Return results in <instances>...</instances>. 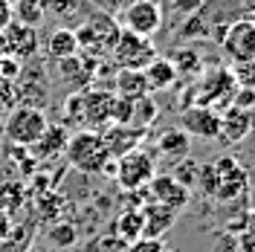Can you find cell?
<instances>
[{"instance_id":"cell-1","label":"cell","mask_w":255,"mask_h":252,"mask_svg":"<svg viewBox=\"0 0 255 252\" xmlns=\"http://www.w3.org/2000/svg\"><path fill=\"white\" fill-rule=\"evenodd\" d=\"M203 191V197L218 206H232L250 191V171L238 157L232 154H221V157L200 162L197 171V183Z\"/></svg>"},{"instance_id":"cell-2","label":"cell","mask_w":255,"mask_h":252,"mask_svg":"<svg viewBox=\"0 0 255 252\" xmlns=\"http://www.w3.org/2000/svg\"><path fill=\"white\" fill-rule=\"evenodd\" d=\"M64 154H67V162L81 174H108L113 162L102 130H87V127L70 133Z\"/></svg>"},{"instance_id":"cell-3","label":"cell","mask_w":255,"mask_h":252,"mask_svg":"<svg viewBox=\"0 0 255 252\" xmlns=\"http://www.w3.org/2000/svg\"><path fill=\"white\" fill-rule=\"evenodd\" d=\"M122 26L116 23V17L108 15V12H99V9H87V17L81 20V26L76 29V38H79V52L84 55H93V58H102L108 55L119 38Z\"/></svg>"},{"instance_id":"cell-4","label":"cell","mask_w":255,"mask_h":252,"mask_svg":"<svg viewBox=\"0 0 255 252\" xmlns=\"http://www.w3.org/2000/svg\"><path fill=\"white\" fill-rule=\"evenodd\" d=\"M49 119L44 108H32V105H15L3 119V139L12 148H26L38 142V136L47 130Z\"/></svg>"},{"instance_id":"cell-5","label":"cell","mask_w":255,"mask_h":252,"mask_svg":"<svg viewBox=\"0 0 255 252\" xmlns=\"http://www.w3.org/2000/svg\"><path fill=\"white\" fill-rule=\"evenodd\" d=\"M111 111L113 93L108 90H79L67 99V116L87 130H102L111 125Z\"/></svg>"},{"instance_id":"cell-6","label":"cell","mask_w":255,"mask_h":252,"mask_svg":"<svg viewBox=\"0 0 255 252\" xmlns=\"http://www.w3.org/2000/svg\"><path fill=\"white\" fill-rule=\"evenodd\" d=\"M116 165L111 168V174L116 177V183L125 191H145V186L151 183V177L157 174V162L154 157L142 151V148H133L122 157L113 159Z\"/></svg>"},{"instance_id":"cell-7","label":"cell","mask_w":255,"mask_h":252,"mask_svg":"<svg viewBox=\"0 0 255 252\" xmlns=\"http://www.w3.org/2000/svg\"><path fill=\"white\" fill-rule=\"evenodd\" d=\"M111 58L119 70H145L157 58V49L151 44V38H142V35H133V32L122 29L111 49Z\"/></svg>"},{"instance_id":"cell-8","label":"cell","mask_w":255,"mask_h":252,"mask_svg":"<svg viewBox=\"0 0 255 252\" xmlns=\"http://www.w3.org/2000/svg\"><path fill=\"white\" fill-rule=\"evenodd\" d=\"M235 87H238V81L232 76V67H215V70H209L203 81L197 84V90H194V105H206V108H226V105H232V99H235Z\"/></svg>"},{"instance_id":"cell-9","label":"cell","mask_w":255,"mask_h":252,"mask_svg":"<svg viewBox=\"0 0 255 252\" xmlns=\"http://www.w3.org/2000/svg\"><path fill=\"white\" fill-rule=\"evenodd\" d=\"M162 26V6L157 0H130L122 9V29L151 38Z\"/></svg>"},{"instance_id":"cell-10","label":"cell","mask_w":255,"mask_h":252,"mask_svg":"<svg viewBox=\"0 0 255 252\" xmlns=\"http://www.w3.org/2000/svg\"><path fill=\"white\" fill-rule=\"evenodd\" d=\"M223 52L232 58V61H255V20L253 17H238L232 20L226 32L221 38Z\"/></svg>"},{"instance_id":"cell-11","label":"cell","mask_w":255,"mask_h":252,"mask_svg":"<svg viewBox=\"0 0 255 252\" xmlns=\"http://www.w3.org/2000/svg\"><path fill=\"white\" fill-rule=\"evenodd\" d=\"M180 130H186L189 139L212 142L221 133V111L206 105H189L180 113Z\"/></svg>"},{"instance_id":"cell-12","label":"cell","mask_w":255,"mask_h":252,"mask_svg":"<svg viewBox=\"0 0 255 252\" xmlns=\"http://www.w3.org/2000/svg\"><path fill=\"white\" fill-rule=\"evenodd\" d=\"M145 200H151V203H159L165 206V209H171V212H183L191 200V191L174 180L171 174H154L151 177V183L145 186Z\"/></svg>"},{"instance_id":"cell-13","label":"cell","mask_w":255,"mask_h":252,"mask_svg":"<svg viewBox=\"0 0 255 252\" xmlns=\"http://www.w3.org/2000/svg\"><path fill=\"white\" fill-rule=\"evenodd\" d=\"M0 35H3V44H6V55H9V58H15V61H29V58L38 55V47H41V44H38V29L12 20Z\"/></svg>"},{"instance_id":"cell-14","label":"cell","mask_w":255,"mask_h":252,"mask_svg":"<svg viewBox=\"0 0 255 252\" xmlns=\"http://www.w3.org/2000/svg\"><path fill=\"white\" fill-rule=\"evenodd\" d=\"M250 130H253V119H250V111L247 108L232 105V108H226L221 113V133H218L221 142L238 145V142H244L250 136Z\"/></svg>"},{"instance_id":"cell-15","label":"cell","mask_w":255,"mask_h":252,"mask_svg":"<svg viewBox=\"0 0 255 252\" xmlns=\"http://www.w3.org/2000/svg\"><path fill=\"white\" fill-rule=\"evenodd\" d=\"M102 136H105V145L111 151V159H116L128 151H133V148H139L145 130L133 125H111L108 130H102Z\"/></svg>"},{"instance_id":"cell-16","label":"cell","mask_w":255,"mask_h":252,"mask_svg":"<svg viewBox=\"0 0 255 252\" xmlns=\"http://www.w3.org/2000/svg\"><path fill=\"white\" fill-rule=\"evenodd\" d=\"M139 212H142V238H162L177 221V212L159 203H151V200H145Z\"/></svg>"},{"instance_id":"cell-17","label":"cell","mask_w":255,"mask_h":252,"mask_svg":"<svg viewBox=\"0 0 255 252\" xmlns=\"http://www.w3.org/2000/svg\"><path fill=\"white\" fill-rule=\"evenodd\" d=\"M67 139H70V130L64 125H47V130L38 136V142L32 145L29 151L35 154L38 159H55L64 154V148H67Z\"/></svg>"},{"instance_id":"cell-18","label":"cell","mask_w":255,"mask_h":252,"mask_svg":"<svg viewBox=\"0 0 255 252\" xmlns=\"http://www.w3.org/2000/svg\"><path fill=\"white\" fill-rule=\"evenodd\" d=\"M142 76H145V84H148V93H162V90L174 87L177 67H174V61L159 58V55H157V58L142 70Z\"/></svg>"},{"instance_id":"cell-19","label":"cell","mask_w":255,"mask_h":252,"mask_svg":"<svg viewBox=\"0 0 255 252\" xmlns=\"http://www.w3.org/2000/svg\"><path fill=\"white\" fill-rule=\"evenodd\" d=\"M47 55L52 58V61H64V58L81 55L76 29H70V26H58V29H52V35H49V41H47Z\"/></svg>"},{"instance_id":"cell-20","label":"cell","mask_w":255,"mask_h":252,"mask_svg":"<svg viewBox=\"0 0 255 252\" xmlns=\"http://www.w3.org/2000/svg\"><path fill=\"white\" fill-rule=\"evenodd\" d=\"M189 145H191V139L186 136V130H180V127H168V130H162L157 136V151L168 159L189 157Z\"/></svg>"},{"instance_id":"cell-21","label":"cell","mask_w":255,"mask_h":252,"mask_svg":"<svg viewBox=\"0 0 255 252\" xmlns=\"http://www.w3.org/2000/svg\"><path fill=\"white\" fill-rule=\"evenodd\" d=\"M12 17L23 26L41 29V20L47 17V0H17L12 6Z\"/></svg>"},{"instance_id":"cell-22","label":"cell","mask_w":255,"mask_h":252,"mask_svg":"<svg viewBox=\"0 0 255 252\" xmlns=\"http://www.w3.org/2000/svg\"><path fill=\"white\" fill-rule=\"evenodd\" d=\"M113 84H116V96H125V99L148 96V84H145L142 70H119Z\"/></svg>"},{"instance_id":"cell-23","label":"cell","mask_w":255,"mask_h":252,"mask_svg":"<svg viewBox=\"0 0 255 252\" xmlns=\"http://www.w3.org/2000/svg\"><path fill=\"white\" fill-rule=\"evenodd\" d=\"M113 229H116V238L125 241V244L139 241V238H142V212H139V209H125V212L116 218Z\"/></svg>"},{"instance_id":"cell-24","label":"cell","mask_w":255,"mask_h":252,"mask_svg":"<svg viewBox=\"0 0 255 252\" xmlns=\"http://www.w3.org/2000/svg\"><path fill=\"white\" fill-rule=\"evenodd\" d=\"M157 102H154V96H139V99H133V108H130V125L133 127H148L154 119H157Z\"/></svg>"},{"instance_id":"cell-25","label":"cell","mask_w":255,"mask_h":252,"mask_svg":"<svg viewBox=\"0 0 255 252\" xmlns=\"http://www.w3.org/2000/svg\"><path fill=\"white\" fill-rule=\"evenodd\" d=\"M23 197H26V191H23V186L20 183H15V180H9V183H3L0 186V209L3 212H15V209H20L23 206Z\"/></svg>"},{"instance_id":"cell-26","label":"cell","mask_w":255,"mask_h":252,"mask_svg":"<svg viewBox=\"0 0 255 252\" xmlns=\"http://www.w3.org/2000/svg\"><path fill=\"white\" fill-rule=\"evenodd\" d=\"M238 247L241 252H255V209L244 215V223L238 229Z\"/></svg>"},{"instance_id":"cell-27","label":"cell","mask_w":255,"mask_h":252,"mask_svg":"<svg viewBox=\"0 0 255 252\" xmlns=\"http://www.w3.org/2000/svg\"><path fill=\"white\" fill-rule=\"evenodd\" d=\"M197 171H200V162H194V159H189V157H183L180 159V165L174 168V180H180L186 189H191L194 183H197Z\"/></svg>"},{"instance_id":"cell-28","label":"cell","mask_w":255,"mask_h":252,"mask_svg":"<svg viewBox=\"0 0 255 252\" xmlns=\"http://www.w3.org/2000/svg\"><path fill=\"white\" fill-rule=\"evenodd\" d=\"M232 76H235V81H238L241 87H247V90H255V61L238 64V67L232 70Z\"/></svg>"},{"instance_id":"cell-29","label":"cell","mask_w":255,"mask_h":252,"mask_svg":"<svg viewBox=\"0 0 255 252\" xmlns=\"http://www.w3.org/2000/svg\"><path fill=\"white\" fill-rule=\"evenodd\" d=\"M49 241H52V244H64V247H70V244L76 241V229H73L70 223H55V226L49 229Z\"/></svg>"},{"instance_id":"cell-30","label":"cell","mask_w":255,"mask_h":252,"mask_svg":"<svg viewBox=\"0 0 255 252\" xmlns=\"http://www.w3.org/2000/svg\"><path fill=\"white\" fill-rule=\"evenodd\" d=\"M128 252H168V247L162 244V238H139L128 247Z\"/></svg>"},{"instance_id":"cell-31","label":"cell","mask_w":255,"mask_h":252,"mask_svg":"<svg viewBox=\"0 0 255 252\" xmlns=\"http://www.w3.org/2000/svg\"><path fill=\"white\" fill-rule=\"evenodd\" d=\"M174 67H177V73H197V70H200V64H197V52H194L191 47L183 49V52L177 55Z\"/></svg>"},{"instance_id":"cell-32","label":"cell","mask_w":255,"mask_h":252,"mask_svg":"<svg viewBox=\"0 0 255 252\" xmlns=\"http://www.w3.org/2000/svg\"><path fill=\"white\" fill-rule=\"evenodd\" d=\"M12 20H15V17H12V6H9L6 0H0V32L6 29Z\"/></svg>"},{"instance_id":"cell-33","label":"cell","mask_w":255,"mask_h":252,"mask_svg":"<svg viewBox=\"0 0 255 252\" xmlns=\"http://www.w3.org/2000/svg\"><path fill=\"white\" fill-rule=\"evenodd\" d=\"M12 229H15V223H12V215H9V212H3V209H0V241H3V238L9 235V232H12Z\"/></svg>"},{"instance_id":"cell-34","label":"cell","mask_w":255,"mask_h":252,"mask_svg":"<svg viewBox=\"0 0 255 252\" xmlns=\"http://www.w3.org/2000/svg\"><path fill=\"white\" fill-rule=\"evenodd\" d=\"M6 3H9V6H15V3H17V0H6Z\"/></svg>"},{"instance_id":"cell-35","label":"cell","mask_w":255,"mask_h":252,"mask_svg":"<svg viewBox=\"0 0 255 252\" xmlns=\"http://www.w3.org/2000/svg\"><path fill=\"white\" fill-rule=\"evenodd\" d=\"M250 17H253V20H255V6H253V15H250Z\"/></svg>"}]
</instances>
